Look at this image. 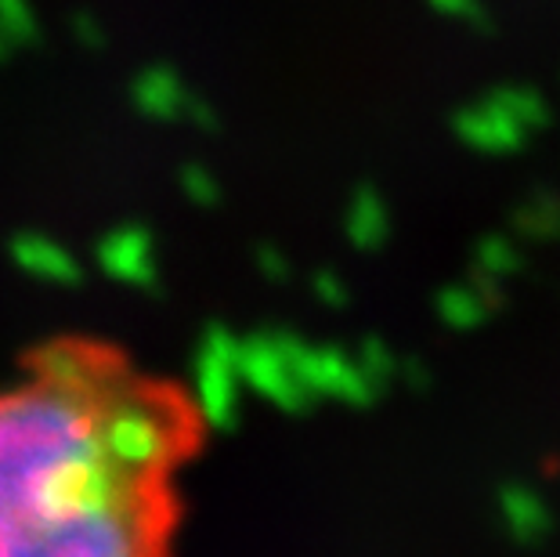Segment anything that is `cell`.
I'll list each match as a JSON object with an SVG mask.
<instances>
[{"label":"cell","mask_w":560,"mask_h":557,"mask_svg":"<svg viewBox=\"0 0 560 557\" xmlns=\"http://www.w3.org/2000/svg\"><path fill=\"white\" fill-rule=\"evenodd\" d=\"M260 265H265V271H268L271 279H285V276H290V265H285V257L279 251H271V246L260 251Z\"/></svg>","instance_id":"ffe728a7"},{"label":"cell","mask_w":560,"mask_h":557,"mask_svg":"<svg viewBox=\"0 0 560 557\" xmlns=\"http://www.w3.org/2000/svg\"><path fill=\"white\" fill-rule=\"evenodd\" d=\"M285 355L293 359V370L301 384L312 391V398H340L348 406H369L376 402L380 387L369 381L359 359L340 348H312L301 337L279 334Z\"/></svg>","instance_id":"7a4b0ae2"},{"label":"cell","mask_w":560,"mask_h":557,"mask_svg":"<svg viewBox=\"0 0 560 557\" xmlns=\"http://www.w3.org/2000/svg\"><path fill=\"white\" fill-rule=\"evenodd\" d=\"M73 37L80 47H88V51H102L105 44H109V37H105V30H102V22L91 15V11H77L73 19Z\"/></svg>","instance_id":"9a60e30c"},{"label":"cell","mask_w":560,"mask_h":557,"mask_svg":"<svg viewBox=\"0 0 560 557\" xmlns=\"http://www.w3.org/2000/svg\"><path fill=\"white\" fill-rule=\"evenodd\" d=\"M434 307H438V318L448 329H459V334H467V329H478L485 318L495 312V301L488 298L481 287H474V282H463V287H445V290H441Z\"/></svg>","instance_id":"ba28073f"},{"label":"cell","mask_w":560,"mask_h":557,"mask_svg":"<svg viewBox=\"0 0 560 557\" xmlns=\"http://www.w3.org/2000/svg\"><path fill=\"white\" fill-rule=\"evenodd\" d=\"M11 47H15V44H11V40H8V33L0 30V62H4V58H8V51H11Z\"/></svg>","instance_id":"44dd1931"},{"label":"cell","mask_w":560,"mask_h":557,"mask_svg":"<svg viewBox=\"0 0 560 557\" xmlns=\"http://www.w3.org/2000/svg\"><path fill=\"white\" fill-rule=\"evenodd\" d=\"M510 224H514V232L521 240H532V243L560 240V196L550 193V188H539V193H532L524 204L514 207Z\"/></svg>","instance_id":"9c48e42d"},{"label":"cell","mask_w":560,"mask_h":557,"mask_svg":"<svg viewBox=\"0 0 560 557\" xmlns=\"http://www.w3.org/2000/svg\"><path fill=\"white\" fill-rule=\"evenodd\" d=\"M499 518H503L506 536L524 543V547L542 543L553 529L550 507L528 485H503V492H499Z\"/></svg>","instance_id":"8992f818"},{"label":"cell","mask_w":560,"mask_h":557,"mask_svg":"<svg viewBox=\"0 0 560 557\" xmlns=\"http://www.w3.org/2000/svg\"><path fill=\"white\" fill-rule=\"evenodd\" d=\"M354 359H359V365L365 370V376H369V381H373L380 391L390 387V381L398 376V365H401L398 355L390 351L380 337L362 340V344H359V355H354Z\"/></svg>","instance_id":"7c38bea8"},{"label":"cell","mask_w":560,"mask_h":557,"mask_svg":"<svg viewBox=\"0 0 560 557\" xmlns=\"http://www.w3.org/2000/svg\"><path fill=\"white\" fill-rule=\"evenodd\" d=\"M210 423L105 337H47L0 381V557H171L174 474Z\"/></svg>","instance_id":"6da1fadb"},{"label":"cell","mask_w":560,"mask_h":557,"mask_svg":"<svg viewBox=\"0 0 560 557\" xmlns=\"http://www.w3.org/2000/svg\"><path fill=\"white\" fill-rule=\"evenodd\" d=\"M185 116L188 120H192L199 130H207V135H213V130H218L221 124H218V113H213V105L202 98V94H188V105H185Z\"/></svg>","instance_id":"ac0fdd59"},{"label":"cell","mask_w":560,"mask_h":557,"mask_svg":"<svg viewBox=\"0 0 560 557\" xmlns=\"http://www.w3.org/2000/svg\"><path fill=\"white\" fill-rule=\"evenodd\" d=\"M448 124L463 146L474 152H488V156H510V152H521L524 141H528V130L488 98L463 105V109L452 113Z\"/></svg>","instance_id":"277c9868"},{"label":"cell","mask_w":560,"mask_h":557,"mask_svg":"<svg viewBox=\"0 0 560 557\" xmlns=\"http://www.w3.org/2000/svg\"><path fill=\"white\" fill-rule=\"evenodd\" d=\"M524 265V257L517 251L514 240H506V235H485V240H478V246H474V276L481 279H492V282H503L510 276H517Z\"/></svg>","instance_id":"8fae6325"},{"label":"cell","mask_w":560,"mask_h":557,"mask_svg":"<svg viewBox=\"0 0 560 557\" xmlns=\"http://www.w3.org/2000/svg\"><path fill=\"white\" fill-rule=\"evenodd\" d=\"M243 376L285 413H304L315 402L312 391L296 376L293 359L285 355L279 337H257L243 344Z\"/></svg>","instance_id":"3957f363"},{"label":"cell","mask_w":560,"mask_h":557,"mask_svg":"<svg viewBox=\"0 0 560 557\" xmlns=\"http://www.w3.org/2000/svg\"><path fill=\"white\" fill-rule=\"evenodd\" d=\"M398 381L409 384L412 391H423L427 384H431V370H427V365L416 359V355H405L401 365H398Z\"/></svg>","instance_id":"d6986e66"},{"label":"cell","mask_w":560,"mask_h":557,"mask_svg":"<svg viewBox=\"0 0 560 557\" xmlns=\"http://www.w3.org/2000/svg\"><path fill=\"white\" fill-rule=\"evenodd\" d=\"M343 232L354 251H380L390 240V210L373 185H359L343 210Z\"/></svg>","instance_id":"52a82bcc"},{"label":"cell","mask_w":560,"mask_h":557,"mask_svg":"<svg viewBox=\"0 0 560 557\" xmlns=\"http://www.w3.org/2000/svg\"><path fill=\"white\" fill-rule=\"evenodd\" d=\"M185 188H188V196L196 199V204H213L218 199V182L202 171V167H185Z\"/></svg>","instance_id":"e0dca14e"},{"label":"cell","mask_w":560,"mask_h":557,"mask_svg":"<svg viewBox=\"0 0 560 557\" xmlns=\"http://www.w3.org/2000/svg\"><path fill=\"white\" fill-rule=\"evenodd\" d=\"M312 287H315V293H318V301L322 304H329V307H343L348 304V282H343L337 271H329V268H322L318 276L312 279Z\"/></svg>","instance_id":"2e32d148"},{"label":"cell","mask_w":560,"mask_h":557,"mask_svg":"<svg viewBox=\"0 0 560 557\" xmlns=\"http://www.w3.org/2000/svg\"><path fill=\"white\" fill-rule=\"evenodd\" d=\"M488 102H495L499 109H506L514 120L528 130H546L553 124V109L546 105V98L535 88H524V84H503V88H492L485 94Z\"/></svg>","instance_id":"30bf717a"},{"label":"cell","mask_w":560,"mask_h":557,"mask_svg":"<svg viewBox=\"0 0 560 557\" xmlns=\"http://www.w3.org/2000/svg\"><path fill=\"white\" fill-rule=\"evenodd\" d=\"M188 94L192 91L182 84V77H177L174 66H166V62L145 66L135 80H130V102H135V109L160 124H171L177 116H185Z\"/></svg>","instance_id":"5b68a950"},{"label":"cell","mask_w":560,"mask_h":557,"mask_svg":"<svg viewBox=\"0 0 560 557\" xmlns=\"http://www.w3.org/2000/svg\"><path fill=\"white\" fill-rule=\"evenodd\" d=\"M0 30L8 33V40L15 47L40 44V26L33 19L30 0H0Z\"/></svg>","instance_id":"4fadbf2b"},{"label":"cell","mask_w":560,"mask_h":557,"mask_svg":"<svg viewBox=\"0 0 560 557\" xmlns=\"http://www.w3.org/2000/svg\"><path fill=\"white\" fill-rule=\"evenodd\" d=\"M427 4H431L434 11H441V15L467 22V26H474L478 33H495V22H492V15H488V8L481 4V0H427Z\"/></svg>","instance_id":"5bb4252c"}]
</instances>
